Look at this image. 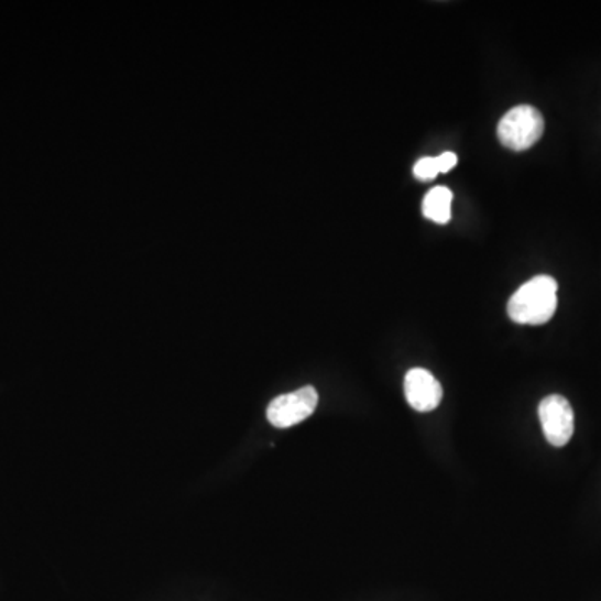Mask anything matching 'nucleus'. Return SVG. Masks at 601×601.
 Listing matches in <instances>:
<instances>
[{
  "mask_svg": "<svg viewBox=\"0 0 601 601\" xmlns=\"http://www.w3.org/2000/svg\"><path fill=\"white\" fill-rule=\"evenodd\" d=\"M558 283L551 276H536L523 284L509 300V316L518 325L542 326L554 318L558 306Z\"/></svg>",
  "mask_w": 601,
  "mask_h": 601,
  "instance_id": "f257e3e1",
  "label": "nucleus"
},
{
  "mask_svg": "<svg viewBox=\"0 0 601 601\" xmlns=\"http://www.w3.org/2000/svg\"><path fill=\"white\" fill-rule=\"evenodd\" d=\"M543 131L545 119L538 109L533 106H516L501 118L498 139L505 147L520 153L533 147L542 139Z\"/></svg>",
  "mask_w": 601,
  "mask_h": 601,
  "instance_id": "f03ea898",
  "label": "nucleus"
},
{
  "mask_svg": "<svg viewBox=\"0 0 601 601\" xmlns=\"http://www.w3.org/2000/svg\"><path fill=\"white\" fill-rule=\"evenodd\" d=\"M319 394L313 386L300 387L293 393L274 397L267 406V419L276 428H291L299 425L315 413Z\"/></svg>",
  "mask_w": 601,
  "mask_h": 601,
  "instance_id": "7ed1b4c3",
  "label": "nucleus"
},
{
  "mask_svg": "<svg viewBox=\"0 0 601 601\" xmlns=\"http://www.w3.org/2000/svg\"><path fill=\"white\" fill-rule=\"evenodd\" d=\"M538 415L546 441L555 448L568 445L575 431V415L570 401L560 394L546 396L539 403Z\"/></svg>",
  "mask_w": 601,
  "mask_h": 601,
  "instance_id": "20e7f679",
  "label": "nucleus"
},
{
  "mask_svg": "<svg viewBox=\"0 0 601 601\" xmlns=\"http://www.w3.org/2000/svg\"><path fill=\"white\" fill-rule=\"evenodd\" d=\"M405 396L413 409L428 413L438 408L441 403L442 387L428 370L413 368L406 373Z\"/></svg>",
  "mask_w": 601,
  "mask_h": 601,
  "instance_id": "39448f33",
  "label": "nucleus"
},
{
  "mask_svg": "<svg viewBox=\"0 0 601 601\" xmlns=\"http://www.w3.org/2000/svg\"><path fill=\"white\" fill-rule=\"evenodd\" d=\"M454 193L448 187H433L423 200V215L436 225H446L451 219Z\"/></svg>",
  "mask_w": 601,
  "mask_h": 601,
  "instance_id": "423d86ee",
  "label": "nucleus"
},
{
  "mask_svg": "<svg viewBox=\"0 0 601 601\" xmlns=\"http://www.w3.org/2000/svg\"><path fill=\"white\" fill-rule=\"evenodd\" d=\"M458 164V157L455 153H445L436 157H423L413 167V173L419 181H431L439 173H449Z\"/></svg>",
  "mask_w": 601,
  "mask_h": 601,
  "instance_id": "0eeeda50",
  "label": "nucleus"
}]
</instances>
